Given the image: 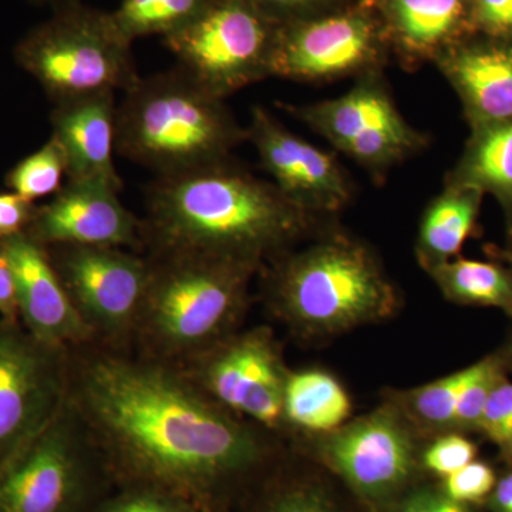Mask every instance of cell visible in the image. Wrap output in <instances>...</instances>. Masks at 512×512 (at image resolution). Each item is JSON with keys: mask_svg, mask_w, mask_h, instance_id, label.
Returning a JSON list of instances; mask_svg holds the SVG:
<instances>
[{"mask_svg": "<svg viewBox=\"0 0 512 512\" xmlns=\"http://www.w3.org/2000/svg\"><path fill=\"white\" fill-rule=\"evenodd\" d=\"M67 400L116 485H147L222 512L264 467V429L202 392L180 367L97 342L69 348ZM266 431V430H265Z\"/></svg>", "mask_w": 512, "mask_h": 512, "instance_id": "6da1fadb", "label": "cell"}, {"mask_svg": "<svg viewBox=\"0 0 512 512\" xmlns=\"http://www.w3.org/2000/svg\"><path fill=\"white\" fill-rule=\"evenodd\" d=\"M315 218L295 207L271 181L228 158L156 177L148 185L143 251L215 256L261 269L291 251Z\"/></svg>", "mask_w": 512, "mask_h": 512, "instance_id": "7a4b0ae2", "label": "cell"}, {"mask_svg": "<svg viewBox=\"0 0 512 512\" xmlns=\"http://www.w3.org/2000/svg\"><path fill=\"white\" fill-rule=\"evenodd\" d=\"M146 292L131 350L181 366L238 332L256 266L188 254L144 251Z\"/></svg>", "mask_w": 512, "mask_h": 512, "instance_id": "3957f363", "label": "cell"}, {"mask_svg": "<svg viewBox=\"0 0 512 512\" xmlns=\"http://www.w3.org/2000/svg\"><path fill=\"white\" fill-rule=\"evenodd\" d=\"M245 140L225 100L180 66L140 77L117 104V153L156 177L221 163Z\"/></svg>", "mask_w": 512, "mask_h": 512, "instance_id": "277c9868", "label": "cell"}, {"mask_svg": "<svg viewBox=\"0 0 512 512\" xmlns=\"http://www.w3.org/2000/svg\"><path fill=\"white\" fill-rule=\"evenodd\" d=\"M272 311L296 332L333 335L389 318L397 293L370 249L335 235L272 261Z\"/></svg>", "mask_w": 512, "mask_h": 512, "instance_id": "5b68a950", "label": "cell"}, {"mask_svg": "<svg viewBox=\"0 0 512 512\" xmlns=\"http://www.w3.org/2000/svg\"><path fill=\"white\" fill-rule=\"evenodd\" d=\"M131 47L113 13L79 0L30 29L16 45L15 59L57 104L130 90L141 77Z\"/></svg>", "mask_w": 512, "mask_h": 512, "instance_id": "8992f818", "label": "cell"}, {"mask_svg": "<svg viewBox=\"0 0 512 512\" xmlns=\"http://www.w3.org/2000/svg\"><path fill=\"white\" fill-rule=\"evenodd\" d=\"M116 487L69 400L0 466V512H93Z\"/></svg>", "mask_w": 512, "mask_h": 512, "instance_id": "52a82bcc", "label": "cell"}, {"mask_svg": "<svg viewBox=\"0 0 512 512\" xmlns=\"http://www.w3.org/2000/svg\"><path fill=\"white\" fill-rule=\"evenodd\" d=\"M281 23L249 0H205L200 10L164 46L205 90L227 100L268 79Z\"/></svg>", "mask_w": 512, "mask_h": 512, "instance_id": "ba28073f", "label": "cell"}, {"mask_svg": "<svg viewBox=\"0 0 512 512\" xmlns=\"http://www.w3.org/2000/svg\"><path fill=\"white\" fill-rule=\"evenodd\" d=\"M45 248L93 342L131 349L147 286L146 255L83 245Z\"/></svg>", "mask_w": 512, "mask_h": 512, "instance_id": "9c48e42d", "label": "cell"}, {"mask_svg": "<svg viewBox=\"0 0 512 512\" xmlns=\"http://www.w3.org/2000/svg\"><path fill=\"white\" fill-rule=\"evenodd\" d=\"M286 109L373 177L426 146V137L404 120L377 73L360 77L335 99Z\"/></svg>", "mask_w": 512, "mask_h": 512, "instance_id": "30bf717a", "label": "cell"}, {"mask_svg": "<svg viewBox=\"0 0 512 512\" xmlns=\"http://www.w3.org/2000/svg\"><path fill=\"white\" fill-rule=\"evenodd\" d=\"M69 348L35 338L20 320L0 318V466L66 402Z\"/></svg>", "mask_w": 512, "mask_h": 512, "instance_id": "8fae6325", "label": "cell"}, {"mask_svg": "<svg viewBox=\"0 0 512 512\" xmlns=\"http://www.w3.org/2000/svg\"><path fill=\"white\" fill-rule=\"evenodd\" d=\"M177 367L229 412L271 433L282 429L289 372L271 330L235 332Z\"/></svg>", "mask_w": 512, "mask_h": 512, "instance_id": "7c38bea8", "label": "cell"}, {"mask_svg": "<svg viewBox=\"0 0 512 512\" xmlns=\"http://www.w3.org/2000/svg\"><path fill=\"white\" fill-rule=\"evenodd\" d=\"M375 23L359 12L332 13L279 25L269 74L293 82H332L376 73Z\"/></svg>", "mask_w": 512, "mask_h": 512, "instance_id": "4fadbf2b", "label": "cell"}, {"mask_svg": "<svg viewBox=\"0 0 512 512\" xmlns=\"http://www.w3.org/2000/svg\"><path fill=\"white\" fill-rule=\"evenodd\" d=\"M247 136L271 183L299 210L318 217L352 201V181L335 154L296 136L265 107L252 109Z\"/></svg>", "mask_w": 512, "mask_h": 512, "instance_id": "5bb4252c", "label": "cell"}, {"mask_svg": "<svg viewBox=\"0 0 512 512\" xmlns=\"http://www.w3.org/2000/svg\"><path fill=\"white\" fill-rule=\"evenodd\" d=\"M323 456L357 493L380 498L409 480L416 453L406 423L386 407L333 431Z\"/></svg>", "mask_w": 512, "mask_h": 512, "instance_id": "9a60e30c", "label": "cell"}, {"mask_svg": "<svg viewBox=\"0 0 512 512\" xmlns=\"http://www.w3.org/2000/svg\"><path fill=\"white\" fill-rule=\"evenodd\" d=\"M109 185L70 183L37 205L25 234L43 247L83 245L143 251L141 220Z\"/></svg>", "mask_w": 512, "mask_h": 512, "instance_id": "2e32d148", "label": "cell"}, {"mask_svg": "<svg viewBox=\"0 0 512 512\" xmlns=\"http://www.w3.org/2000/svg\"><path fill=\"white\" fill-rule=\"evenodd\" d=\"M15 278L19 320L35 338L74 348L93 342L92 333L74 309L46 248L23 234L0 239Z\"/></svg>", "mask_w": 512, "mask_h": 512, "instance_id": "e0dca14e", "label": "cell"}, {"mask_svg": "<svg viewBox=\"0 0 512 512\" xmlns=\"http://www.w3.org/2000/svg\"><path fill=\"white\" fill-rule=\"evenodd\" d=\"M52 136L62 147L67 181L123 188L114 164L117 141L116 93H97L57 103Z\"/></svg>", "mask_w": 512, "mask_h": 512, "instance_id": "ac0fdd59", "label": "cell"}, {"mask_svg": "<svg viewBox=\"0 0 512 512\" xmlns=\"http://www.w3.org/2000/svg\"><path fill=\"white\" fill-rule=\"evenodd\" d=\"M437 62L476 130L512 120V47L448 50Z\"/></svg>", "mask_w": 512, "mask_h": 512, "instance_id": "d6986e66", "label": "cell"}, {"mask_svg": "<svg viewBox=\"0 0 512 512\" xmlns=\"http://www.w3.org/2000/svg\"><path fill=\"white\" fill-rule=\"evenodd\" d=\"M397 46L409 64L444 55L460 29L466 0H386Z\"/></svg>", "mask_w": 512, "mask_h": 512, "instance_id": "ffe728a7", "label": "cell"}, {"mask_svg": "<svg viewBox=\"0 0 512 512\" xmlns=\"http://www.w3.org/2000/svg\"><path fill=\"white\" fill-rule=\"evenodd\" d=\"M480 194L471 188L447 184L430 202L421 218L417 255L426 271L450 261L470 237L478 215Z\"/></svg>", "mask_w": 512, "mask_h": 512, "instance_id": "44dd1931", "label": "cell"}, {"mask_svg": "<svg viewBox=\"0 0 512 512\" xmlns=\"http://www.w3.org/2000/svg\"><path fill=\"white\" fill-rule=\"evenodd\" d=\"M352 413L349 394L329 373L303 370L288 373L284 394V423L309 433H333Z\"/></svg>", "mask_w": 512, "mask_h": 512, "instance_id": "7402d4cb", "label": "cell"}, {"mask_svg": "<svg viewBox=\"0 0 512 512\" xmlns=\"http://www.w3.org/2000/svg\"><path fill=\"white\" fill-rule=\"evenodd\" d=\"M448 184L494 192L512 200V120L478 128L466 157Z\"/></svg>", "mask_w": 512, "mask_h": 512, "instance_id": "603a6c76", "label": "cell"}, {"mask_svg": "<svg viewBox=\"0 0 512 512\" xmlns=\"http://www.w3.org/2000/svg\"><path fill=\"white\" fill-rule=\"evenodd\" d=\"M427 272L450 301L493 306L512 316V275L503 266L474 259H450Z\"/></svg>", "mask_w": 512, "mask_h": 512, "instance_id": "cb8c5ba5", "label": "cell"}, {"mask_svg": "<svg viewBox=\"0 0 512 512\" xmlns=\"http://www.w3.org/2000/svg\"><path fill=\"white\" fill-rule=\"evenodd\" d=\"M205 0H121L113 10L121 33L130 42L147 36L171 35L195 16Z\"/></svg>", "mask_w": 512, "mask_h": 512, "instance_id": "d4e9b609", "label": "cell"}, {"mask_svg": "<svg viewBox=\"0 0 512 512\" xmlns=\"http://www.w3.org/2000/svg\"><path fill=\"white\" fill-rule=\"evenodd\" d=\"M64 177H67L66 157L52 136L39 150L20 160L9 171L6 185L25 200L36 202L62 190Z\"/></svg>", "mask_w": 512, "mask_h": 512, "instance_id": "484cf974", "label": "cell"}, {"mask_svg": "<svg viewBox=\"0 0 512 512\" xmlns=\"http://www.w3.org/2000/svg\"><path fill=\"white\" fill-rule=\"evenodd\" d=\"M477 372V363L410 393L413 416L434 429H451L458 400Z\"/></svg>", "mask_w": 512, "mask_h": 512, "instance_id": "4316f807", "label": "cell"}, {"mask_svg": "<svg viewBox=\"0 0 512 512\" xmlns=\"http://www.w3.org/2000/svg\"><path fill=\"white\" fill-rule=\"evenodd\" d=\"M93 512H202L177 495L147 485H116Z\"/></svg>", "mask_w": 512, "mask_h": 512, "instance_id": "83f0119b", "label": "cell"}, {"mask_svg": "<svg viewBox=\"0 0 512 512\" xmlns=\"http://www.w3.org/2000/svg\"><path fill=\"white\" fill-rule=\"evenodd\" d=\"M501 376L503 375H501L500 363L495 357H488V359L477 363L476 375L467 384L458 400L456 416H454L451 429H478L488 396Z\"/></svg>", "mask_w": 512, "mask_h": 512, "instance_id": "f1b7e54d", "label": "cell"}, {"mask_svg": "<svg viewBox=\"0 0 512 512\" xmlns=\"http://www.w3.org/2000/svg\"><path fill=\"white\" fill-rule=\"evenodd\" d=\"M495 484L493 468L481 461H471L444 477V493L458 504L477 503L493 493Z\"/></svg>", "mask_w": 512, "mask_h": 512, "instance_id": "f546056e", "label": "cell"}, {"mask_svg": "<svg viewBox=\"0 0 512 512\" xmlns=\"http://www.w3.org/2000/svg\"><path fill=\"white\" fill-rule=\"evenodd\" d=\"M477 430L500 446L512 439V383L503 376L488 396Z\"/></svg>", "mask_w": 512, "mask_h": 512, "instance_id": "4dcf8cb0", "label": "cell"}, {"mask_svg": "<svg viewBox=\"0 0 512 512\" xmlns=\"http://www.w3.org/2000/svg\"><path fill=\"white\" fill-rule=\"evenodd\" d=\"M477 448L466 437L448 434L434 441L424 453V466L441 477L450 476L476 458Z\"/></svg>", "mask_w": 512, "mask_h": 512, "instance_id": "1f68e13d", "label": "cell"}, {"mask_svg": "<svg viewBox=\"0 0 512 512\" xmlns=\"http://www.w3.org/2000/svg\"><path fill=\"white\" fill-rule=\"evenodd\" d=\"M255 512H335L318 491L311 488H286L269 497Z\"/></svg>", "mask_w": 512, "mask_h": 512, "instance_id": "d6a6232c", "label": "cell"}, {"mask_svg": "<svg viewBox=\"0 0 512 512\" xmlns=\"http://www.w3.org/2000/svg\"><path fill=\"white\" fill-rule=\"evenodd\" d=\"M37 205L15 192L0 194V239L23 234L28 229Z\"/></svg>", "mask_w": 512, "mask_h": 512, "instance_id": "836d02e7", "label": "cell"}, {"mask_svg": "<svg viewBox=\"0 0 512 512\" xmlns=\"http://www.w3.org/2000/svg\"><path fill=\"white\" fill-rule=\"evenodd\" d=\"M477 22L495 36H512V0H473Z\"/></svg>", "mask_w": 512, "mask_h": 512, "instance_id": "e575fe53", "label": "cell"}, {"mask_svg": "<svg viewBox=\"0 0 512 512\" xmlns=\"http://www.w3.org/2000/svg\"><path fill=\"white\" fill-rule=\"evenodd\" d=\"M275 22L291 23L313 18L312 13L326 0H249Z\"/></svg>", "mask_w": 512, "mask_h": 512, "instance_id": "d590c367", "label": "cell"}, {"mask_svg": "<svg viewBox=\"0 0 512 512\" xmlns=\"http://www.w3.org/2000/svg\"><path fill=\"white\" fill-rule=\"evenodd\" d=\"M0 318L19 320L15 278L2 244H0Z\"/></svg>", "mask_w": 512, "mask_h": 512, "instance_id": "8d00e7d4", "label": "cell"}, {"mask_svg": "<svg viewBox=\"0 0 512 512\" xmlns=\"http://www.w3.org/2000/svg\"><path fill=\"white\" fill-rule=\"evenodd\" d=\"M493 507L497 512H512V473L495 484Z\"/></svg>", "mask_w": 512, "mask_h": 512, "instance_id": "74e56055", "label": "cell"}, {"mask_svg": "<svg viewBox=\"0 0 512 512\" xmlns=\"http://www.w3.org/2000/svg\"><path fill=\"white\" fill-rule=\"evenodd\" d=\"M29 3L36 6H45L53 10L63 8V6L70 5V3L79 2V0H28Z\"/></svg>", "mask_w": 512, "mask_h": 512, "instance_id": "f35d334b", "label": "cell"}, {"mask_svg": "<svg viewBox=\"0 0 512 512\" xmlns=\"http://www.w3.org/2000/svg\"><path fill=\"white\" fill-rule=\"evenodd\" d=\"M504 447H507V450L510 451V454L512 456V439L510 441H508V443L505 444Z\"/></svg>", "mask_w": 512, "mask_h": 512, "instance_id": "ab89813d", "label": "cell"}, {"mask_svg": "<svg viewBox=\"0 0 512 512\" xmlns=\"http://www.w3.org/2000/svg\"><path fill=\"white\" fill-rule=\"evenodd\" d=\"M454 512H467V510L463 507V504H460L458 505L457 510Z\"/></svg>", "mask_w": 512, "mask_h": 512, "instance_id": "60d3db41", "label": "cell"}, {"mask_svg": "<svg viewBox=\"0 0 512 512\" xmlns=\"http://www.w3.org/2000/svg\"><path fill=\"white\" fill-rule=\"evenodd\" d=\"M508 261L512 264V251H510V254H508Z\"/></svg>", "mask_w": 512, "mask_h": 512, "instance_id": "b9f144b4", "label": "cell"}]
</instances>
